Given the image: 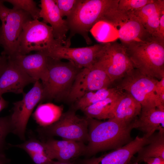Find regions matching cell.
Returning a JSON list of instances; mask_svg holds the SVG:
<instances>
[{
	"instance_id": "484cf974",
	"label": "cell",
	"mask_w": 164,
	"mask_h": 164,
	"mask_svg": "<svg viewBox=\"0 0 164 164\" xmlns=\"http://www.w3.org/2000/svg\"><path fill=\"white\" fill-rule=\"evenodd\" d=\"M117 87L101 89L89 92L74 102L75 110H83L86 107L107 98L122 92Z\"/></svg>"
},
{
	"instance_id": "7c38bea8",
	"label": "cell",
	"mask_w": 164,
	"mask_h": 164,
	"mask_svg": "<svg viewBox=\"0 0 164 164\" xmlns=\"http://www.w3.org/2000/svg\"><path fill=\"white\" fill-rule=\"evenodd\" d=\"M113 84L106 72L99 66L94 64L91 68H82L76 76L67 99L74 103L89 92L110 87Z\"/></svg>"
},
{
	"instance_id": "30bf717a",
	"label": "cell",
	"mask_w": 164,
	"mask_h": 164,
	"mask_svg": "<svg viewBox=\"0 0 164 164\" xmlns=\"http://www.w3.org/2000/svg\"><path fill=\"white\" fill-rule=\"evenodd\" d=\"M109 43L78 48L59 43L43 52L54 59L67 60L80 69L91 68L104 53Z\"/></svg>"
},
{
	"instance_id": "9c48e42d",
	"label": "cell",
	"mask_w": 164,
	"mask_h": 164,
	"mask_svg": "<svg viewBox=\"0 0 164 164\" xmlns=\"http://www.w3.org/2000/svg\"><path fill=\"white\" fill-rule=\"evenodd\" d=\"M158 80L134 68L118 80L116 87L131 95L142 107H156L155 85Z\"/></svg>"
},
{
	"instance_id": "5b68a950",
	"label": "cell",
	"mask_w": 164,
	"mask_h": 164,
	"mask_svg": "<svg viewBox=\"0 0 164 164\" xmlns=\"http://www.w3.org/2000/svg\"><path fill=\"white\" fill-rule=\"evenodd\" d=\"M73 108L63 113L59 119L52 124L38 128L37 131L41 137L50 138L53 136L63 140L83 143L88 141L87 118L80 117Z\"/></svg>"
},
{
	"instance_id": "d6a6232c",
	"label": "cell",
	"mask_w": 164,
	"mask_h": 164,
	"mask_svg": "<svg viewBox=\"0 0 164 164\" xmlns=\"http://www.w3.org/2000/svg\"><path fill=\"white\" fill-rule=\"evenodd\" d=\"M147 164H164V159L160 157L147 158L142 161Z\"/></svg>"
},
{
	"instance_id": "52a82bcc",
	"label": "cell",
	"mask_w": 164,
	"mask_h": 164,
	"mask_svg": "<svg viewBox=\"0 0 164 164\" xmlns=\"http://www.w3.org/2000/svg\"><path fill=\"white\" fill-rule=\"evenodd\" d=\"M4 2L0 0V45L3 49L1 53L10 56L17 53V41L24 24L32 19L23 10L7 8Z\"/></svg>"
},
{
	"instance_id": "f546056e",
	"label": "cell",
	"mask_w": 164,
	"mask_h": 164,
	"mask_svg": "<svg viewBox=\"0 0 164 164\" xmlns=\"http://www.w3.org/2000/svg\"><path fill=\"white\" fill-rule=\"evenodd\" d=\"M78 0H54L61 17L69 16L74 10Z\"/></svg>"
},
{
	"instance_id": "e0dca14e",
	"label": "cell",
	"mask_w": 164,
	"mask_h": 164,
	"mask_svg": "<svg viewBox=\"0 0 164 164\" xmlns=\"http://www.w3.org/2000/svg\"><path fill=\"white\" fill-rule=\"evenodd\" d=\"M40 17L51 27L54 38L65 45L66 35L69 30L67 22L63 19L54 0H41Z\"/></svg>"
},
{
	"instance_id": "f1b7e54d",
	"label": "cell",
	"mask_w": 164,
	"mask_h": 164,
	"mask_svg": "<svg viewBox=\"0 0 164 164\" xmlns=\"http://www.w3.org/2000/svg\"><path fill=\"white\" fill-rule=\"evenodd\" d=\"M12 131L10 115L0 117V152H3L6 146V137Z\"/></svg>"
},
{
	"instance_id": "6da1fadb",
	"label": "cell",
	"mask_w": 164,
	"mask_h": 164,
	"mask_svg": "<svg viewBox=\"0 0 164 164\" xmlns=\"http://www.w3.org/2000/svg\"><path fill=\"white\" fill-rule=\"evenodd\" d=\"M86 118L88 137L84 155L86 157H91L101 152L116 149L132 140L131 133L135 128V119L127 124L114 118L102 121Z\"/></svg>"
},
{
	"instance_id": "4fadbf2b",
	"label": "cell",
	"mask_w": 164,
	"mask_h": 164,
	"mask_svg": "<svg viewBox=\"0 0 164 164\" xmlns=\"http://www.w3.org/2000/svg\"><path fill=\"white\" fill-rule=\"evenodd\" d=\"M94 64L104 70L113 84L134 68L121 44L114 41L109 43Z\"/></svg>"
},
{
	"instance_id": "d590c367",
	"label": "cell",
	"mask_w": 164,
	"mask_h": 164,
	"mask_svg": "<svg viewBox=\"0 0 164 164\" xmlns=\"http://www.w3.org/2000/svg\"><path fill=\"white\" fill-rule=\"evenodd\" d=\"M8 104V101L5 100L2 96H0V112L6 108Z\"/></svg>"
},
{
	"instance_id": "9a60e30c",
	"label": "cell",
	"mask_w": 164,
	"mask_h": 164,
	"mask_svg": "<svg viewBox=\"0 0 164 164\" xmlns=\"http://www.w3.org/2000/svg\"><path fill=\"white\" fill-rule=\"evenodd\" d=\"M8 58L6 67L0 76V96L8 92L23 94L26 86L34 84L37 80L29 76L8 56Z\"/></svg>"
},
{
	"instance_id": "603a6c76",
	"label": "cell",
	"mask_w": 164,
	"mask_h": 164,
	"mask_svg": "<svg viewBox=\"0 0 164 164\" xmlns=\"http://www.w3.org/2000/svg\"><path fill=\"white\" fill-rule=\"evenodd\" d=\"M137 156L132 159L129 164H138L145 159L160 157L164 159V130L152 135L147 145L141 148L137 152Z\"/></svg>"
},
{
	"instance_id": "277c9868",
	"label": "cell",
	"mask_w": 164,
	"mask_h": 164,
	"mask_svg": "<svg viewBox=\"0 0 164 164\" xmlns=\"http://www.w3.org/2000/svg\"><path fill=\"white\" fill-rule=\"evenodd\" d=\"M47 80L42 84L43 101L54 100L60 102L67 99L77 74L81 69L71 62H63L48 56Z\"/></svg>"
},
{
	"instance_id": "ac0fdd59",
	"label": "cell",
	"mask_w": 164,
	"mask_h": 164,
	"mask_svg": "<svg viewBox=\"0 0 164 164\" xmlns=\"http://www.w3.org/2000/svg\"><path fill=\"white\" fill-rule=\"evenodd\" d=\"M52 160L71 162L80 155H84L86 145L84 143L71 140H57L51 138L45 142Z\"/></svg>"
},
{
	"instance_id": "e575fe53",
	"label": "cell",
	"mask_w": 164,
	"mask_h": 164,
	"mask_svg": "<svg viewBox=\"0 0 164 164\" xmlns=\"http://www.w3.org/2000/svg\"><path fill=\"white\" fill-rule=\"evenodd\" d=\"M10 160L7 158L4 152H0V164H8Z\"/></svg>"
},
{
	"instance_id": "3957f363",
	"label": "cell",
	"mask_w": 164,
	"mask_h": 164,
	"mask_svg": "<svg viewBox=\"0 0 164 164\" xmlns=\"http://www.w3.org/2000/svg\"><path fill=\"white\" fill-rule=\"evenodd\" d=\"M121 45L135 68L158 80L164 77V43L155 39Z\"/></svg>"
},
{
	"instance_id": "d6986e66",
	"label": "cell",
	"mask_w": 164,
	"mask_h": 164,
	"mask_svg": "<svg viewBox=\"0 0 164 164\" xmlns=\"http://www.w3.org/2000/svg\"><path fill=\"white\" fill-rule=\"evenodd\" d=\"M140 116L135 120V128L150 135L164 130V110L156 107H142Z\"/></svg>"
},
{
	"instance_id": "8992f818",
	"label": "cell",
	"mask_w": 164,
	"mask_h": 164,
	"mask_svg": "<svg viewBox=\"0 0 164 164\" xmlns=\"http://www.w3.org/2000/svg\"><path fill=\"white\" fill-rule=\"evenodd\" d=\"M103 21L113 26L122 44L155 39L132 11L113 9L105 15Z\"/></svg>"
},
{
	"instance_id": "83f0119b",
	"label": "cell",
	"mask_w": 164,
	"mask_h": 164,
	"mask_svg": "<svg viewBox=\"0 0 164 164\" xmlns=\"http://www.w3.org/2000/svg\"><path fill=\"white\" fill-rule=\"evenodd\" d=\"M153 0H119L117 9L123 12L132 11L141 8Z\"/></svg>"
},
{
	"instance_id": "8d00e7d4",
	"label": "cell",
	"mask_w": 164,
	"mask_h": 164,
	"mask_svg": "<svg viewBox=\"0 0 164 164\" xmlns=\"http://www.w3.org/2000/svg\"><path fill=\"white\" fill-rule=\"evenodd\" d=\"M52 164H73L71 162H64L59 161H53Z\"/></svg>"
},
{
	"instance_id": "4dcf8cb0",
	"label": "cell",
	"mask_w": 164,
	"mask_h": 164,
	"mask_svg": "<svg viewBox=\"0 0 164 164\" xmlns=\"http://www.w3.org/2000/svg\"><path fill=\"white\" fill-rule=\"evenodd\" d=\"M155 91L156 102L159 104H164V77L159 80L156 83Z\"/></svg>"
},
{
	"instance_id": "7a4b0ae2",
	"label": "cell",
	"mask_w": 164,
	"mask_h": 164,
	"mask_svg": "<svg viewBox=\"0 0 164 164\" xmlns=\"http://www.w3.org/2000/svg\"><path fill=\"white\" fill-rule=\"evenodd\" d=\"M119 0H78L71 14L65 19L70 31L65 45L70 46V40L76 34L81 35L87 44L92 41L89 32L112 9L117 7Z\"/></svg>"
},
{
	"instance_id": "ffe728a7",
	"label": "cell",
	"mask_w": 164,
	"mask_h": 164,
	"mask_svg": "<svg viewBox=\"0 0 164 164\" xmlns=\"http://www.w3.org/2000/svg\"><path fill=\"white\" fill-rule=\"evenodd\" d=\"M142 108L139 102L124 91L115 106L112 118L125 123H130L140 114Z\"/></svg>"
},
{
	"instance_id": "8fae6325",
	"label": "cell",
	"mask_w": 164,
	"mask_h": 164,
	"mask_svg": "<svg viewBox=\"0 0 164 164\" xmlns=\"http://www.w3.org/2000/svg\"><path fill=\"white\" fill-rule=\"evenodd\" d=\"M22 94L21 100L13 103V111L10 115L12 133L25 141L26 127L29 117L35 106L43 101V90L41 82L39 80L36 81L30 90Z\"/></svg>"
},
{
	"instance_id": "1f68e13d",
	"label": "cell",
	"mask_w": 164,
	"mask_h": 164,
	"mask_svg": "<svg viewBox=\"0 0 164 164\" xmlns=\"http://www.w3.org/2000/svg\"><path fill=\"white\" fill-rule=\"evenodd\" d=\"M157 39L159 42L164 43V13L160 17Z\"/></svg>"
},
{
	"instance_id": "ba28073f",
	"label": "cell",
	"mask_w": 164,
	"mask_h": 164,
	"mask_svg": "<svg viewBox=\"0 0 164 164\" xmlns=\"http://www.w3.org/2000/svg\"><path fill=\"white\" fill-rule=\"evenodd\" d=\"M59 43L62 44L54 38L50 26L32 19L23 26L17 41V53L26 55L32 51L43 52Z\"/></svg>"
},
{
	"instance_id": "d4e9b609",
	"label": "cell",
	"mask_w": 164,
	"mask_h": 164,
	"mask_svg": "<svg viewBox=\"0 0 164 164\" xmlns=\"http://www.w3.org/2000/svg\"><path fill=\"white\" fill-rule=\"evenodd\" d=\"M62 106L51 103L39 104L33 117L40 127L49 126L57 121L63 113Z\"/></svg>"
},
{
	"instance_id": "7402d4cb",
	"label": "cell",
	"mask_w": 164,
	"mask_h": 164,
	"mask_svg": "<svg viewBox=\"0 0 164 164\" xmlns=\"http://www.w3.org/2000/svg\"><path fill=\"white\" fill-rule=\"evenodd\" d=\"M123 92L96 103L81 111L88 118L98 120L112 118L115 106Z\"/></svg>"
},
{
	"instance_id": "2e32d148",
	"label": "cell",
	"mask_w": 164,
	"mask_h": 164,
	"mask_svg": "<svg viewBox=\"0 0 164 164\" xmlns=\"http://www.w3.org/2000/svg\"><path fill=\"white\" fill-rule=\"evenodd\" d=\"M9 58L30 77L41 80L42 84L46 81L48 77L47 56L43 52L29 55L17 53Z\"/></svg>"
},
{
	"instance_id": "44dd1931",
	"label": "cell",
	"mask_w": 164,
	"mask_h": 164,
	"mask_svg": "<svg viewBox=\"0 0 164 164\" xmlns=\"http://www.w3.org/2000/svg\"><path fill=\"white\" fill-rule=\"evenodd\" d=\"M9 145L25 150L30 156L35 164H52L53 161L49 150L44 142L31 138L22 143Z\"/></svg>"
},
{
	"instance_id": "4316f807",
	"label": "cell",
	"mask_w": 164,
	"mask_h": 164,
	"mask_svg": "<svg viewBox=\"0 0 164 164\" xmlns=\"http://www.w3.org/2000/svg\"><path fill=\"white\" fill-rule=\"evenodd\" d=\"M13 6L12 9L22 10L28 13L32 19L38 20L40 18V9L37 6L36 2L32 0H5Z\"/></svg>"
},
{
	"instance_id": "cb8c5ba5",
	"label": "cell",
	"mask_w": 164,
	"mask_h": 164,
	"mask_svg": "<svg viewBox=\"0 0 164 164\" xmlns=\"http://www.w3.org/2000/svg\"><path fill=\"white\" fill-rule=\"evenodd\" d=\"M164 13V6L151 5L142 10L139 20L147 31L156 40L157 39L159 20Z\"/></svg>"
},
{
	"instance_id": "5bb4252c",
	"label": "cell",
	"mask_w": 164,
	"mask_h": 164,
	"mask_svg": "<svg viewBox=\"0 0 164 164\" xmlns=\"http://www.w3.org/2000/svg\"><path fill=\"white\" fill-rule=\"evenodd\" d=\"M152 135L144 134L121 147L98 157L87 158L81 164H129L134 154L150 142Z\"/></svg>"
},
{
	"instance_id": "836d02e7",
	"label": "cell",
	"mask_w": 164,
	"mask_h": 164,
	"mask_svg": "<svg viewBox=\"0 0 164 164\" xmlns=\"http://www.w3.org/2000/svg\"><path fill=\"white\" fill-rule=\"evenodd\" d=\"M8 56L1 53L0 55V76L5 70L8 62Z\"/></svg>"
}]
</instances>
